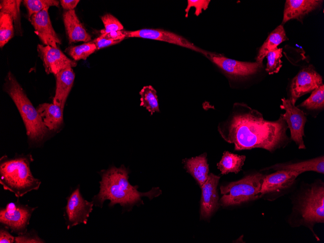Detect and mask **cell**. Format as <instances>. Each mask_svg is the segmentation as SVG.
I'll use <instances>...</instances> for the list:
<instances>
[{"label": "cell", "instance_id": "cell-1", "mask_svg": "<svg viewBox=\"0 0 324 243\" xmlns=\"http://www.w3.org/2000/svg\"><path fill=\"white\" fill-rule=\"evenodd\" d=\"M217 130L225 141L234 144L235 150L261 148L274 153L292 141L287 135V124L280 115L275 120H268L260 112L243 103L234 104Z\"/></svg>", "mask_w": 324, "mask_h": 243}, {"label": "cell", "instance_id": "cell-17", "mask_svg": "<svg viewBox=\"0 0 324 243\" xmlns=\"http://www.w3.org/2000/svg\"><path fill=\"white\" fill-rule=\"evenodd\" d=\"M321 0H286L282 22L296 19L302 21L303 17L310 12L322 6Z\"/></svg>", "mask_w": 324, "mask_h": 243}, {"label": "cell", "instance_id": "cell-22", "mask_svg": "<svg viewBox=\"0 0 324 243\" xmlns=\"http://www.w3.org/2000/svg\"><path fill=\"white\" fill-rule=\"evenodd\" d=\"M36 109L49 130H56L62 124L63 110L60 106L53 103H44L39 104Z\"/></svg>", "mask_w": 324, "mask_h": 243}, {"label": "cell", "instance_id": "cell-23", "mask_svg": "<svg viewBox=\"0 0 324 243\" xmlns=\"http://www.w3.org/2000/svg\"><path fill=\"white\" fill-rule=\"evenodd\" d=\"M297 107L305 114L316 118L324 108V85L312 91L310 96L300 104Z\"/></svg>", "mask_w": 324, "mask_h": 243}, {"label": "cell", "instance_id": "cell-15", "mask_svg": "<svg viewBox=\"0 0 324 243\" xmlns=\"http://www.w3.org/2000/svg\"><path fill=\"white\" fill-rule=\"evenodd\" d=\"M299 173L277 170L265 175L260 191V198L265 195L278 194L289 189L294 183Z\"/></svg>", "mask_w": 324, "mask_h": 243}, {"label": "cell", "instance_id": "cell-25", "mask_svg": "<svg viewBox=\"0 0 324 243\" xmlns=\"http://www.w3.org/2000/svg\"><path fill=\"white\" fill-rule=\"evenodd\" d=\"M246 157L239 155L227 151L223 152L221 159L217 163V168L223 175L230 173H238L244 165Z\"/></svg>", "mask_w": 324, "mask_h": 243}, {"label": "cell", "instance_id": "cell-12", "mask_svg": "<svg viewBox=\"0 0 324 243\" xmlns=\"http://www.w3.org/2000/svg\"><path fill=\"white\" fill-rule=\"evenodd\" d=\"M126 37H138L163 41L184 47L204 54L206 57L208 51L195 46L183 36L161 29H142L133 31H125Z\"/></svg>", "mask_w": 324, "mask_h": 243}, {"label": "cell", "instance_id": "cell-4", "mask_svg": "<svg viewBox=\"0 0 324 243\" xmlns=\"http://www.w3.org/2000/svg\"><path fill=\"white\" fill-rule=\"evenodd\" d=\"M32 160L31 155L11 159L1 158L0 183L4 190L14 193L19 198L39 189L41 182L33 176L30 169Z\"/></svg>", "mask_w": 324, "mask_h": 243}, {"label": "cell", "instance_id": "cell-31", "mask_svg": "<svg viewBox=\"0 0 324 243\" xmlns=\"http://www.w3.org/2000/svg\"><path fill=\"white\" fill-rule=\"evenodd\" d=\"M282 49L277 48L270 52L267 55V62L265 71L270 75L278 73L282 66V62L281 58Z\"/></svg>", "mask_w": 324, "mask_h": 243}, {"label": "cell", "instance_id": "cell-38", "mask_svg": "<svg viewBox=\"0 0 324 243\" xmlns=\"http://www.w3.org/2000/svg\"><path fill=\"white\" fill-rule=\"evenodd\" d=\"M80 1L79 0H60L61 6L64 9L66 10V11L74 10Z\"/></svg>", "mask_w": 324, "mask_h": 243}, {"label": "cell", "instance_id": "cell-28", "mask_svg": "<svg viewBox=\"0 0 324 243\" xmlns=\"http://www.w3.org/2000/svg\"><path fill=\"white\" fill-rule=\"evenodd\" d=\"M13 19L10 15L0 13V47L2 48L14 35Z\"/></svg>", "mask_w": 324, "mask_h": 243}, {"label": "cell", "instance_id": "cell-16", "mask_svg": "<svg viewBox=\"0 0 324 243\" xmlns=\"http://www.w3.org/2000/svg\"><path fill=\"white\" fill-rule=\"evenodd\" d=\"M49 7L33 14L29 19L34 29L35 33L45 45L57 48L61 44L60 38L55 32L50 21L48 10Z\"/></svg>", "mask_w": 324, "mask_h": 243}, {"label": "cell", "instance_id": "cell-33", "mask_svg": "<svg viewBox=\"0 0 324 243\" xmlns=\"http://www.w3.org/2000/svg\"><path fill=\"white\" fill-rule=\"evenodd\" d=\"M210 1V0H188L187 6L185 9V17H188L189 11L192 7L195 8L194 14L198 16L203 10L207 9Z\"/></svg>", "mask_w": 324, "mask_h": 243}, {"label": "cell", "instance_id": "cell-14", "mask_svg": "<svg viewBox=\"0 0 324 243\" xmlns=\"http://www.w3.org/2000/svg\"><path fill=\"white\" fill-rule=\"evenodd\" d=\"M220 177L210 173L207 180L201 186L200 218L206 219L218 209L219 205L217 186Z\"/></svg>", "mask_w": 324, "mask_h": 243}, {"label": "cell", "instance_id": "cell-34", "mask_svg": "<svg viewBox=\"0 0 324 243\" xmlns=\"http://www.w3.org/2000/svg\"><path fill=\"white\" fill-rule=\"evenodd\" d=\"M15 243H41L45 241L41 239L34 231L26 232L15 237Z\"/></svg>", "mask_w": 324, "mask_h": 243}, {"label": "cell", "instance_id": "cell-24", "mask_svg": "<svg viewBox=\"0 0 324 243\" xmlns=\"http://www.w3.org/2000/svg\"><path fill=\"white\" fill-rule=\"evenodd\" d=\"M288 40L284 27L280 25L276 27L268 35L259 51L256 58L257 63L262 65V62L267 54L277 48V46L284 41Z\"/></svg>", "mask_w": 324, "mask_h": 243}, {"label": "cell", "instance_id": "cell-9", "mask_svg": "<svg viewBox=\"0 0 324 243\" xmlns=\"http://www.w3.org/2000/svg\"><path fill=\"white\" fill-rule=\"evenodd\" d=\"M207 57L231 79H244L260 72L262 65L257 62H241L229 59L214 52H209Z\"/></svg>", "mask_w": 324, "mask_h": 243}, {"label": "cell", "instance_id": "cell-8", "mask_svg": "<svg viewBox=\"0 0 324 243\" xmlns=\"http://www.w3.org/2000/svg\"><path fill=\"white\" fill-rule=\"evenodd\" d=\"M66 200L64 216L67 229L81 224H86L94 204L92 201H88L83 197L80 185L70 193Z\"/></svg>", "mask_w": 324, "mask_h": 243}, {"label": "cell", "instance_id": "cell-10", "mask_svg": "<svg viewBox=\"0 0 324 243\" xmlns=\"http://www.w3.org/2000/svg\"><path fill=\"white\" fill-rule=\"evenodd\" d=\"M280 107L285 110L280 115L285 120L290 131V138L299 149H306L303 137L305 136V126L307 121V115L301 109L293 104L290 99H281Z\"/></svg>", "mask_w": 324, "mask_h": 243}, {"label": "cell", "instance_id": "cell-30", "mask_svg": "<svg viewBox=\"0 0 324 243\" xmlns=\"http://www.w3.org/2000/svg\"><path fill=\"white\" fill-rule=\"evenodd\" d=\"M24 5L28 11L29 19L33 14L50 6L59 7V1L56 0H24Z\"/></svg>", "mask_w": 324, "mask_h": 243}, {"label": "cell", "instance_id": "cell-35", "mask_svg": "<svg viewBox=\"0 0 324 243\" xmlns=\"http://www.w3.org/2000/svg\"><path fill=\"white\" fill-rule=\"evenodd\" d=\"M123 40H113L107 39L99 36L91 41L96 46L97 49H99L120 43Z\"/></svg>", "mask_w": 324, "mask_h": 243}, {"label": "cell", "instance_id": "cell-2", "mask_svg": "<svg viewBox=\"0 0 324 243\" xmlns=\"http://www.w3.org/2000/svg\"><path fill=\"white\" fill-rule=\"evenodd\" d=\"M130 170L122 164L119 167L111 166L106 170H102L99 174V191L92 198L95 206L102 208L104 202L110 200L109 207L113 208L116 204L122 208V212L131 211L135 206L144 204L143 197L150 200L162 194L159 187H153L147 192L138 190V185H132L129 181Z\"/></svg>", "mask_w": 324, "mask_h": 243}, {"label": "cell", "instance_id": "cell-5", "mask_svg": "<svg viewBox=\"0 0 324 243\" xmlns=\"http://www.w3.org/2000/svg\"><path fill=\"white\" fill-rule=\"evenodd\" d=\"M3 89L16 105L23 120L29 140L33 143L42 141L47 136L49 130L44 125L37 109L32 105L11 72L6 76Z\"/></svg>", "mask_w": 324, "mask_h": 243}, {"label": "cell", "instance_id": "cell-32", "mask_svg": "<svg viewBox=\"0 0 324 243\" xmlns=\"http://www.w3.org/2000/svg\"><path fill=\"white\" fill-rule=\"evenodd\" d=\"M105 29L101 30V34L114 31H122L124 27L120 21L111 14H106L101 16Z\"/></svg>", "mask_w": 324, "mask_h": 243}, {"label": "cell", "instance_id": "cell-19", "mask_svg": "<svg viewBox=\"0 0 324 243\" xmlns=\"http://www.w3.org/2000/svg\"><path fill=\"white\" fill-rule=\"evenodd\" d=\"M63 16L65 31L70 43L91 41V35L81 23L74 9L65 11Z\"/></svg>", "mask_w": 324, "mask_h": 243}, {"label": "cell", "instance_id": "cell-27", "mask_svg": "<svg viewBox=\"0 0 324 243\" xmlns=\"http://www.w3.org/2000/svg\"><path fill=\"white\" fill-rule=\"evenodd\" d=\"M139 94L141 96V106L145 107L151 115L160 112L157 91L151 85L144 86Z\"/></svg>", "mask_w": 324, "mask_h": 243}, {"label": "cell", "instance_id": "cell-36", "mask_svg": "<svg viewBox=\"0 0 324 243\" xmlns=\"http://www.w3.org/2000/svg\"><path fill=\"white\" fill-rule=\"evenodd\" d=\"M15 237L11 235L8 231V229L3 227L0 230V243H15Z\"/></svg>", "mask_w": 324, "mask_h": 243}, {"label": "cell", "instance_id": "cell-21", "mask_svg": "<svg viewBox=\"0 0 324 243\" xmlns=\"http://www.w3.org/2000/svg\"><path fill=\"white\" fill-rule=\"evenodd\" d=\"M183 162L187 172L192 175L201 187L207 180L209 175L206 154L185 159Z\"/></svg>", "mask_w": 324, "mask_h": 243}, {"label": "cell", "instance_id": "cell-11", "mask_svg": "<svg viewBox=\"0 0 324 243\" xmlns=\"http://www.w3.org/2000/svg\"><path fill=\"white\" fill-rule=\"evenodd\" d=\"M323 83V78L312 65L302 68L292 79L290 86V98L295 105L302 96L313 91Z\"/></svg>", "mask_w": 324, "mask_h": 243}, {"label": "cell", "instance_id": "cell-29", "mask_svg": "<svg viewBox=\"0 0 324 243\" xmlns=\"http://www.w3.org/2000/svg\"><path fill=\"white\" fill-rule=\"evenodd\" d=\"M97 49L96 45L90 41L80 45L69 47L65 51L74 61H79L81 59L86 60Z\"/></svg>", "mask_w": 324, "mask_h": 243}, {"label": "cell", "instance_id": "cell-26", "mask_svg": "<svg viewBox=\"0 0 324 243\" xmlns=\"http://www.w3.org/2000/svg\"><path fill=\"white\" fill-rule=\"evenodd\" d=\"M21 0H3L0 2V13L8 14L13 19L14 27L18 35H22L20 6Z\"/></svg>", "mask_w": 324, "mask_h": 243}, {"label": "cell", "instance_id": "cell-7", "mask_svg": "<svg viewBox=\"0 0 324 243\" xmlns=\"http://www.w3.org/2000/svg\"><path fill=\"white\" fill-rule=\"evenodd\" d=\"M37 208L22 204L18 200L10 202L4 208H0V223L11 232L23 234L27 232L32 213Z\"/></svg>", "mask_w": 324, "mask_h": 243}, {"label": "cell", "instance_id": "cell-37", "mask_svg": "<svg viewBox=\"0 0 324 243\" xmlns=\"http://www.w3.org/2000/svg\"><path fill=\"white\" fill-rule=\"evenodd\" d=\"M101 37L113 40H124L126 38L125 31H114L107 33L101 34Z\"/></svg>", "mask_w": 324, "mask_h": 243}, {"label": "cell", "instance_id": "cell-13", "mask_svg": "<svg viewBox=\"0 0 324 243\" xmlns=\"http://www.w3.org/2000/svg\"><path fill=\"white\" fill-rule=\"evenodd\" d=\"M37 49L47 74L56 75L61 71L69 67H75L77 65L75 61L68 58L58 48L39 44Z\"/></svg>", "mask_w": 324, "mask_h": 243}, {"label": "cell", "instance_id": "cell-18", "mask_svg": "<svg viewBox=\"0 0 324 243\" xmlns=\"http://www.w3.org/2000/svg\"><path fill=\"white\" fill-rule=\"evenodd\" d=\"M265 170L272 169L275 171L286 170L301 174L307 171H313L324 174V157L320 156L307 160L279 163L269 166Z\"/></svg>", "mask_w": 324, "mask_h": 243}, {"label": "cell", "instance_id": "cell-3", "mask_svg": "<svg viewBox=\"0 0 324 243\" xmlns=\"http://www.w3.org/2000/svg\"><path fill=\"white\" fill-rule=\"evenodd\" d=\"M292 218L295 226L308 228L319 241L313 230L315 225L324 223V184L322 180L308 185L293 203Z\"/></svg>", "mask_w": 324, "mask_h": 243}, {"label": "cell", "instance_id": "cell-20", "mask_svg": "<svg viewBox=\"0 0 324 243\" xmlns=\"http://www.w3.org/2000/svg\"><path fill=\"white\" fill-rule=\"evenodd\" d=\"M56 90L53 103L64 110L67 97L72 88L75 79L72 67H67L55 75Z\"/></svg>", "mask_w": 324, "mask_h": 243}, {"label": "cell", "instance_id": "cell-6", "mask_svg": "<svg viewBox=\"0 0 324 243\" xmlns=\"http://www.w3.org/2000/svg\"><path fill=\"white\" fill-rule=\"evenodd\" d=\"M264 177L261 172H254L239 180L221 185L222 196L219 205L224 207L236 206L260 198Z\"/></svg>", "mask_w": 324, "mask_h": 243}]
</instances>
